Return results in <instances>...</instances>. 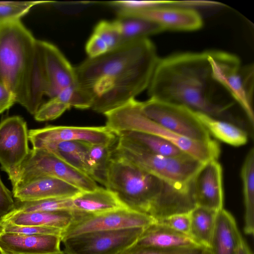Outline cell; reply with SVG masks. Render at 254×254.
Instances as JSON below:
<instances>
[{
    "label": "cell",
    "instance_id": "cell-13",
    "mask_svg": "<svg viewBox=\"0 0 254 254\" xmlns=\"http://www.w3.org/2000/svg\"><path fill=\"white\" fill-rule=\"evenodd\" d=\"M28 137L33 148L44 143L64 141H79L114 146L118 140V136L106 126H49L29 130Z\"/></svg>",
    "mask_w": 254,
    "mask_h": 254
},
{
    "label": "cell",
    "instance_id": "cell-45",
    "mask_svg": "<svg viewBox=\"0 0 254 254\" xmlns=\"http://www.w3.org/2000/svg\"><path fill=\"white\" fill-rule=\"evenodd\" d=\"M0 254H5L1 249L0 248Z\"/></svg>",
    "mask_w": 254,
    "mask_h": 254
},
{
    "label": "cell",
    "instance_id": "cell-15",
    "mask_svg": "<svg viewBox=\"0 0 254 254\" xmlns=\"http://www.w3.org/2000/svg\"><path fill=\"white\" fill-rule=\"evenodd\" d=\"M192 187L196 206L216 211L223 208L222 168L218 160L203 163L193 178Z\"/></svg>",
    "mask_w": 254,
    "mask_h": 254
},
{
    "label": "cell",
    "instance_id": "cell-6",
    "mask_svg": "<svg viewBox=\"0 0 254 254\" xmlns=\"http://www.w3.org/2000/svg\"><path fill=\"white\" fill-rule=\"evenodd\" d=\"M112 156L126 159L183 190L192 189L193 178L204 163L187 154L175 157L156 155L118 136Z\"/></svg>",
    "mask_w": 254,
    "mask_h": 254
},
{
    "label": "cell",
    "instance_id": "cell-31",
    "mask_svg": "<svg viewBox=\"0 0 254 254\" xmlns=\"http://www.w3.org/2000/svg\"><path fill=\"white\" fill-rule=\"evenodd\" d=\"M52 1H0V24L19 20L35 5L53 2Z\"/></svg>",
    "mask_w": 254,
    "mask_h": 254
},
{
    "label": "cell",
    "instance_id": "cell-20",
    "mask_svg": "<svg viewBox=\"0 0 254 254\" xmlns=\"http://www.w3.org/2000/svg\"><path fill=\"white\" fill-rule=\"evenodd\" d=\"M134 245L161 250L199 246L189 235L156 221L144 228Z\"/></svg>",
    "mask_w": 254,
    "mask_h": 254
},
{
    "label": "cell",
    "instance_id": "cell-7",
    "mask_svg": "<svg viewBox=\"0 0 254 254\" xmlns=\"http://www.w3.org/2000/svg\"><path fill=\"white\" fill-rule=\"evenodd\" d=\"M213 79L242 109L254 128V64L243 65L239 57L220 51H207Z\"/></svg>",
    "mask_w": 254,
    "mask_h": 254
},
{
    "label": "cell",
    "instance_id": "cell-3",
    "mask_svg": "<svg viewBox=\"0 0 254 254\" xmlns=\"http://www.w3.org/2000/svg\"><path fill=\"white\" fill-rule=\"evenodd\" d=\"M105 187L127 208L147 214L155 221L189 213L195 206L193 189L183 190L135 164L112 156Z\"/></svg>",
    "mask_w": 254,
    "mask_h": 254
},
{
    "label": "cell",
    "instance_id": "cell-43",
    "mask_svg": "<svg viewBox=\"0 0 254 254\" xmlns=\"http://www.w3.org/2000/svg\"><path fill=\"white\" fill-rule=\"evenodd\" d=\"M237 254H253L248 246L245 241L239 248Z\"/></svg>",
    "mask_w": 254,
    "mask_h": 254
},
{
    "label": "cell",
    "instance_id": "cell-35",
    "mask_svg": "<svg viewBox=\"0 0 254 254\" xmlns=\"http://www.w3.org/2000/svg\"><path fill=\"white\" fill-rule=\"evenodd\" d=\"M63 232L60 229L53 227L16 225L6 222H0V232L27 235L52 234L62 237Z\"/></svg>",
    "mask_w": 254,
    "mask_h": 254
},
{
    "label": "cell",
    "instance_id": "cell-30",
    "mask_svg": "<svg viewBox=\"0 0 254 254\" xmlns=\"http://www.w3.org/2000/svg\"><path fill=\"white\" fill-rule=\"evenodd\" d=\"M72 198H50L28 201H20L15 200L16 208L14 211L72 210Z\"/></svg>",
    "mask_w": 254,
    "mask_h": 254
},
{
    "label": "cell",
    "instance_id": "cell-32",
    "mask_svg": "<svg viewBox=\"0 0 254 254\" xmlns=\"http://www.w3.org/2000/svg\"><path fill=\"white\" fill-rule=\"evenodd\" d=\"M56 97L70 107L79 109L91 108L93 102L91 94L77 85L64 89Z\"/></svg>",
    "mask_w": 254,
    "mask_h": 254
},
{
    "label": "cell",
    "instance_id": "cell-4",
    "mask_svg": "<svg viewBox=\"0 0 254 254\" xmlns=\"http://www.w3.org/2000/svg\"><path fill=\"white\" fill-rule=\"evenodd\" d=\"M0 82L34 115L44 95V73L38 40L20 20L0 24Z\"/></svg>",
    "mask_w": 254,
    "mask_h": 254
},
{
    "label": "cell",
    "instance_id": "cell-12",
    "mask_svg": "<svg viewBox=\"0 0 254 254\" xmlns=\"http://www.w3.org/2000/svg\"><path fill=\"white\" fill-rule=\"evenodd\" d=\"M73 212L74 219L68 227L63 231L62 240L89 232L131 228H145L155 221L147 214L127 208L98 214H86Z\"/></svg>",
    "mask_w": 254,
    "mask_h": 254
},
{
    "label": "cell",
    "instance_id": "cell-5",
    "mask_svg": "<svg viewBox=\"0 0 254 254\" xmlns=\"http://www.w3.org/2000/svg\"><path fill=\"white\" fill-rule=\"evenodd\" d=\"M140 102L133 98L106 114V127L115 133L122 131H136L161 137L175 145L185 153L205 163L218 160L221 152L214 139L201 141L179 135L157 124L141 111Z\"/></svg>",
    "mask_w": 254,
    "mask_h": 254
},
{
    "label": "cell",
    "instance_id": "cell-46",
    "mask_svg": "<svg viewBox=\"0 0 254 254\" xmlns=\"http://www.w3.org/2000/svg\"><path fill=\"white\" fill-rule=\"evenodd\" d=\"M207 254H210V252H209Z\"/></svg>",
    "mask_w": 254,
    "mask_h": 254
},
{
    "label": "cell",
    "instance_id": "cell-40",
    "mask_svg": "<svg viewBox=\"0 0 254 254\" xmlns=\"http://www.w3.org/2000/svg\"><path fill=\"white\" fill-rule=\"evenodd\" d=\"M15 103L14 94L4 84L0 82V115L9 110Z\"/></svg>",
    "mask_w": 254,
    "mask_h": 254
},
{
    "label": "cell",
    "instance_id": "cell-16",
    "mask_svg": "<svg viewBox=\"0 0 254 254\" xmlns=\"http://www.w3.org/2000/svg\"><path fill=\"white\" fill-rule=\"evenodd\" d=\"M117 14L142 17L161 25L165 30L194 31L203 25L200 14L190 8L165 5L134 11H117Z\"/></svg>",
    "mask_w": 254,
    "mask_h": 254
},
{
    "label": "cell",
    "instance_id": "cell-17",
    "mask_svg": "<svg viewBox=\"0 0 254 254\" xmlns=\"http://www.w3.org/2000/svg\"><path fill=\"white\" fill-rule=\"evenodd\" d=\"M80 190L60 179L48 176L35 178L12 189L15 200L28 201L50 198H73Z\"/></svg>",
    "mask_w": 254,
    "mask_h": 254
},
{
    "label": "cell",
    "instance_id": "cell-42",
    "mask_svg": "<svg viewBox=\"0 0 254 254\" xmlns=\"http://www.w3.org/2000/svg\"><path fill=\"white\" fill-rule=\"evenodd\" d=\"M223 5L216 1L209 0H182L173 1L172 6L184 7L194 9L196 7H209Z\"/></svg>",
    "mask_w": 254,
    "mask_h": 254
},
{
    "label": "cell",
    "instance_id": "cell-39",
    "mask_svg": "<svg viewBox=\"0 0 254 254\" xmlns=\"http://www.w3.org/2000/svg\"><path fill=\"white\" fill-rule=\"evenodd\" d=\"M85 51L88 58L93 59L107 53L109 49L105 42L99 36L92 33L86 42Z\"/></svg>",
    "mask_w": 254,
    "mask_h": 254
},
{
    "label": "cell",
    "instance_id": "cell-18",
    "mask_svg": "<svg viewBox=\"0 0 254 254\" xmlns=\"http://www.w3.org/2000/svg\"><path fill=\"white\" fill-rule=\"evenodd\" d=\"M62 237L0 232V248L5 254H44L61 251Z\"/></svg>",
    "mask_w": 254,
    "mask_h": 254
},
{
    "label": "cell",
    "instance_id": "cell-37",
    "mask_svg": "<svg viewBox=\"0 0 254 254\" xmlns=\"http://www.w3.org/2000/svg\"><path fill=\"white\" fill-rule=\"evenodd\" d=\"M155 221L164 224L181 233L188 235L189 234L190 212L174 214Z\"/></svg>",
    "mask_w": 254,
    "mask_h": 254
},
{
    "label": "cell",
    "instance_id": "cell-14",
    "mask_svg": "<svg viewBox=\"0 0 254 254\" xmlns=\"http://www.w3.org/2000/svg\"><path fill=\"white\" fill-rule=\"evenodd\" d=\"M44 77V95L57 97L64 89L77 85L74 67L55 45L38 40Z\"/></svg>",
    "mask_w": 254,
    "mask_h": 254
},
{
    "label": "cell",
    "instance_id": "cell-44",
    "mask_svg": "<svg viewBox=\"0 0 254 254\" xmlns=\"http://www.w3.org/2000/svg\"><path fill=\"white\" fill-rule=\"evenodd\" d=\"M65 254L64 251H61L60 252L58 253H49V254Z\"/></svg>",
    "mask_w": 254,
    "mask_h": 254
},
{
    "label": "cell",
    "instance_id": "cell-22",
    "mask_svg": "<svg viewBox=\"0 0 254 254\" xmlns=\"http://www.w3.org/2000/svg\"><path fill=\"white\" fill-rule=\"evenodd\" d=\"M72 199V211L86 214H98L127 208L114 193L100 187L94 190L82 191Z\"/></svg>",
    "mask_w": 254,
    "mask_h": 254
},
{
    "label": "cell",
    "instance_id": "cell-27",
    "mask_svg": "<svg viewBox=\"0 0 254 254\" xmlns=\"http://www.w3.org/2000/svg\"><path fill=\"white\" fill-rule=\"evenodd\" d=\"M117 23L123 43L147 38L165 31L159 24L148 19L130 15L117 14Z\"/></svg>",
    "mask_w": 254,
    "mask_h": 254
},
{
    "label": "cell",
    "instance_id": "cell-41",
    "mask_svg": "<svg viewBox=\"0 0 254 254\" xmlns=\"http://www.w3.org/2000/svg\"><path fill=\"white\" fill-rule=\"evenodd\" d=\"M174 250L141 247L133 244L118 254H169Z\"/></svg>",
    "mask_w": 254,
    "mask_h": 254
},
{
    "label": "cell",
    "instance_id": "cell-23",
    "mask_svg": "<svg viewBox=\"0 0 254 254\" xmlns=\"http://www.w3.org/2000/svg\"><path fill=\"white\" fill-rule=\"evenodd\" d=\"M90 144L83 141H64L44 143L33 148L41 149L50 152L90 177L88 163V152Z\"/></svg>",
    "mask_w": 254,
    "mask_h": 254
},
{
    "label": "cell",
    "instance_id": "cell-33",
    "mask_svg": "<svg viewBox=\"0 0 254 254\" xmlns=\"http://www.w3.org/2000/svg\"><path fill=\"white\" fill-rule=\"evenodd\" d=\"M93 33L99 36L107 44L109 51L124 44L119 27L116 20H101L95 26Z\"/></svg>",
    "mask_w": 254,
    "mask_h": 254
},
{
    "label": "cell",
    "instance_id": "cell-38",
    "mask_svg": "<svg viewBox=\"0 0 254 254\" xmlns=\"http://www.w3.org/2000/svg\"><path fill=\"white\" fill-rule=\"evenodd\" d=\"M12 192L2 183L0 177V222L15 210Z\"/></svg>",
    "mask_w": 254,
    "mask_h": 254
},
{
    "label": "cell",
    "instance_id": "cell-11",
    "mask_svg": "<svg viewBox=\"0 0 254 254\" xmlns=\"http://www.w3.org/2000/svg\"><path fill=\"white\" fill-rule=\"evenodd\" d=\"M28 131L26 121L13 116L0 123V165L15 187L20 167L28 155Z\"/></svg>",
    "mask_w": 254,
    "mask_h": 254
},
{
    "label": "cell",
    "instance_id": "cell-8",
    "mask_svg": "<svg viewBox=\"0 0 254 254\" xmlns=\"http://www.w3.org/2000/svg\"><path fill=\"white\" fill-rule=\"evenodd\" d=\"M44 176L60 179L82 191L94 190L99 187L88 175L52 153L32 148L20 167L16 184L12 189L32 179Z\"/></svg>",
    "mask_w": 254,
    "mask_h": 254
},
{
    "label": "cell",
    "instance_id": "cell-24",
    "mask_svg": "<svg viewBox=\"0 0 254 254\" xmlns=\"http://www.w3.org/2000/svg\"><path fill=\"white\" fill-rule=\"evenodd\" d=\"M198 120L211 136L233 146H240L247 143L248 134L245 129L231 122L220 120L194 111Z\"/></svg>",
    "mask_w": 254,
    "mask_h": 254
},
{
    "label": "cell",
    "instance_id": "cell-19",
    "mask_svg": "<svg viewBox=\"0 0 254 254\" xmlns=\"http://www.w3.org/2000/svg\"><path fill=\"white\" fill-rule=\"evenodd\" d=\"M244 241L232 214L223 208L217 211L208 247L210 254H237Z\"/></svg>",
    "mask_w": 254,
    "mask_h": 254
},
{
    "label": "cell",
    "instance_id": "cell-1",
    "mask_svg": "<svg viewBox=\"0 0 254 254\" xmlns=\"http://www.w3.org/2000/svg\"><path fill=\"white\" fill-rule=\"evenodd\" d=\"M212 77L207 52L181 53L159 59L147 88L150 98L186 107L241 127ZM224 89V88H223Z\"/></svg>",
    "mask_w": 254,
    "mask_h": 254
},
{
    "label": "cell",
    "instance_id": "cell-25",
    "mask_svg": "<svg viewBox=\"0 0 254 254\" xmlns=\"http://www.w3.org/2000/svg\"><path fill=\"white\" fill-rule=\"evenodd\" d=\"M245 205L244 232L253 235L254 231V148L249 151L241 171Z\"/></svg>",
    "mask_w": 254,
    "mask_h": 254
},
{
    "label": "cell",
    "instance_id": "cell-28",
    "mask_svg": "<svg viewBox=\"0 0 254 254\" xmlns=\"http://www.w3.org/2000/svg\"><path fill=\"white\" fill-rule=\"evenodd\" d=\"M216 211L195 206L190 212L189 236L199 246L208 248Z\"/></svg>",
    "mask_w": 254,
    "mask_h": 254
},
{
    "label": "cell",
    "instance_id": "cell-9",
    "mask_svg": "<svg viewBox=\"0 0 254 254\" xmlns=\"http://www.w3.org/2000/svg\"><path fill=\"white\" fill-rule=\"evenodd\" d=\"M140 108L147 118L179 135L201 141L213 139L194 111L186 107L150 98L140 102Z\"/></svg>",
    "mask_w": 254,
    "mask_h": 254
},
{
    "label": "cell",
    "instance_id": "cell-26",
    "mask_svg": "<svg viewBox=\"0 0 254 254\" xmlns=\"http://www.w3.org/2000/svg\"><path fill=\"white\" fill-rule=\"evenodd\" d=\"M125 138L153 154L175 157L186 154L175 145L156 135L136 131H122L115 133Z\"/></svg>",
    "mask_w": 254,
    "mask_h": 254
},
{
    "label": "cell",
    "instance_id": "cell-29",
    "mask_svg": "<svg viewBox=\"0 0 254 254\" xmlns=\"http://www.w3.org/2000/svg\"><path fill=\"white\" fill-rule=\"evenodd\" d=\"M114 146L105 144H90L88 163L90 177L105 187L109 164Z\"/></svg>",
    "mask_w": 254,
    "mask_h": 254
},
{
    "label": "cell",
    "instance_id": "cell-34",
    "mask_svg": "<svg viewBox=\"0 0 254 254\" xmlns=\"http://www.w3.org/2000/svg\"><path fill=\"white\" fill-rule=\"evenodd\" d=\"M68 105L61 102L57 97L51 98L42 104L34 114L37 121L45 122L55 120L70 108Z\"/></svg>",
    "mask_w": 254,
    "mask_h": 254
},
{
    "label": "cell",
    "instance_id": "cell-2",
    "mask_svg": "<svg viewBox=\"0 0 254 254\" xmlns=\"http://www.w3.org/2000/svg\"><path fill=\"white\" fill-rule=\"evenodd\" d=\"M159 60L156 47L148 38L126 42L74 67L77 85L93 101L113 89L135 98L147 89Z\"/></svg>",
    "mask_w": 254,
    "mask_h": 254
},
{
    "label": "cell",
    "instance_id": "cell-21",
    "mask_svg": "<svg viewBox=\"0 0 254 254\" xmlns=\"http://www.w3.org/2000/svg\"><path fill=\"white\" fill-rule=\"evenodd\" d=\"M74 219V213L70 210L14 211L0 222L16 225L38 226L66 229Z\"/></svg>",
    "mask_w": 254,
    "mask_h": 254
},
{
    "label": "cell",
    "instance_id": "cell-10",
    "mask_svg": "<svg viewBox=\"0 0 254 254\" xmlns=\"http://www.w3.org/2000/svg\"><path fill=\"white\" fill-rule=\"evenodd\" d=\"M143 228L89 232L62 240L65 254H118L133 245Z\"/></svg>",
    "mask_w": 254,
    "mask_h": 254
},
{
    "label": "cell",
    "instance_id": "cell-36",
    "mask_svg": "<svg viewBox=\"0 0 254 254\" xmlns=\"http://www.w3.org/2000/svg\"><path fill=\"white\" fill-rule=\"evenodd\" d=\"M172 1L168 0H118L108 2L117 11H134L152 7L170 5Z\"/></svg>",
    "mask_w": 254,
    "mask_h": 254
}]
</instances>
